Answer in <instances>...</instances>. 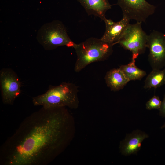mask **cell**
Wrapping results in <instances>:
<instances>
[{"mask_svg":"<svg viewBox=\"0 0 165 165\" xmlns=\"http://www.w3.org/2000/svg\"><path fill=\"white\" fill-rule=\"evenodd\" d=\"M71 116L66 107H42L21 122L2 145L0 164L47 165L70 139Z\"/></svg>","mask_w":165,"mask_h":165,"instance_id":"obj_1","label":"cell"},{"mask_svg":"<svg viewBox=\"0 0 165 165\" xmlns=\"http://www.w3.org/2000/svg\"><path fill=\"white\" fill-rule=\"evenodd\" d=\"M78 87L72 83L62 82L57 86L50 85L44 93L32 98L35 106L46 108L68 107L72 108L78 107Z\"/></svg>","mask_w":165,"mask_h":165,"instance_id":"obj_2","label":"cell"},{"mask_svg":"<svg viewBox=\"0 0 165 165\" xmlns=\"http://www.w3.org/2000/svg\"><path fill=\"white\" fill-rule=\"evenodd\" d=\"M114 45L93 37L77 44L74 48L77 56L75 71L79 72L91 63L106 60L112 53Z\"/></svg>","mask_w":165,"mask_h":165,"instance_id":"obj_3","label":"cell"},{"mask_svg":"<svg viewBox=\"0 0 165 165\" xmlns=\"http://www.w3.org/2000/svg\"><path fill=\"white\" fill-rule=\"evenodd\" d=\"M37 39L45 50H51L59 46L74 48L77 44L70 38L62 22L54 20L42 26L38 31Z\"/></svg>","mask_w":165,"mask_h":165,"instance_id":"obj_4","label":"cell"},{"mask_svg":"<svg viewBox=\"0 0 165 165\" xmlns=\"http://www.w3.org/2000/svg\"><path fill=\"white\" fill-rule=\"evenodd\" d=\"M141 23L130 24L117 43L131 52L132 60L134 61L147 48L148 35L143 29Z\"/></svg>","mask_w":165,"mask_h":165,"instance_id":"obj_5","label":"cell"},{"mask_svg":"<svg viewBox=\"0 0 165 165\" xmlns=\"http://www.w3.org/2000/svg\"><path fill=\"white\" fill-rule=\"evenodd\" d=\"M123 16L137 22H144L155 12L156 7L146 0H117Z\"/></svg>","mask_w":165,"mask_h":165,"instance_id":"obj_6","label":"cell"},{"mask_svg":"<svg viewBox=\"0 0 165 165\" xmlns=\"http://www.w3.org/2000/svg\"><path fill=\"white\" fill-rule=\"evenodd\" d=\"M147 48L148 61L152 69H161L165 67V34L153 31L148 35Z\"/></svg>","mask_w":165,"mask_h":165,"instance_id":"obj_7","label":"cell"},{"mask_svg":"<svg viewBox=\"0 0 165 165\" xmlns=\"http://www.w3.org/2000/svg\"><path fill=\"white\" fill-rule=\"evenodd\" d=\"M0 85L3 103L13 105L21 92V83L16 73L10 68L2 69L0 72Z\"/></svg>","mask_w":165,"mask_h":165,"instance_id":"obj_8","label":"cell"},{"mask_svg":"<svg viewBox=\"0 0 165 165\" xmlns=\"http://www.w3.org/2000/svg\"><path fill=\"white\" fill-rule=\"evenodd\" d=\"M130 20L123 16L119 21L114 22L106 18L105 32L101 38L104 41L114 45L117 43L128 26Z\"/></svg>","mask_w":165,"mask_h":165,"instance_id":"obj_9","label":"cell"},{"mask_svg":"<svg viewBox=\"0 0 165 165\" xmlns=\"http://www.w3.org/2000/svg\"><path fill=\"white\" fill-rule=\"evenodd\" d=\"M148 137V134L140 130L133 131L127 134L124 139L121 142V152L125 156L136 154L141 149L142 141Z\"/></svg>","mask_w":165,"mask_h":165,"instance_id":"obj_10","label":"cell"},{"mask_svg":"<svg viewBox=\"0 0 165 165\" xmlns=\"http://www.w3.org/2000/svg\"><path fill=\"white\" fill-rule=\"evenodd\" d=\"M89 15H94L104 21L106 12L111 8L108 0H76Z\"/></svg>","mask_w":165,"mask_h":165,"instance_id":"obj_11","label":"cell"},{"mask_svg":"<svg viewBox=\"0 0 165 165\" xmlns=\"http://www.w3.org/2000/svg\"><path fill=\"white\" fill-rule=\"evenodd\" d=\"M105 79L107 86L114 91L123 89L129 82L119 68H113L108 71Z\"/></svg>","mask_w":165,"mask_h":165,"instance_id":"obj_12","label":"cell"},{"mask_svg":"<svg viewBox=\"0 0 165 165\" xmlns=\"http://www.w3.org/2000/svg\"><path fill=\"white\" fill-rule=\"evenodd\" d=\"M165 84V69H152L145 81V89L156 88Z\"/></svg>","mask_w":165,"mask_h":165,"instance_id":"obj_13","label":"cell"},{"mask_svg":"<svg viewBox=\"0 0 165 165\" xmlns=\"http://www.w3.org/2000/svg\"><path fill=\"white\" fill-rule=\"evenodd\" d=\"M135 62V61L131 60L128 64L119 67L129 81L140 80L146 75L145 71L136 66Z\"/></svg>","mask_w":165,"mask_h":165,"instance_id":"obj_14","label":"cell"},{"mask_svg":"<svg viewBox=\"0 0 165 165\" xmlns=\"http://www.w3.org/2000/svg\"><path fill=\"white\" fill-rule=\"evenodd\" d=\"M161 101L158 96L154 95L150 99L146 104V109L150 110L152 109L159 110L161 104Z\"/></svg>","mask_w":165,"mask_h":165,"instance_id":"obj_15","label":"cell"},{"mask_svg":"<svg viewBox=\"0 0 165 165\" xmlns=\"http://www.w3.org/2000/svg\"><path fill=\"white\" fill-rule=\"evenodd\" d=\"M159 115L163 117H165V95L163 97L162 104L160 109H159Z\"/></svg>","mask_w":165,"mask_h":165,"instance_id":"obj_16","label":"cell"},{"mask_svg":"<svg viewBox=\"0 0 165 165\" xmlns=\"http://www.w3.org/2000/svg\"><path fill=\"white\" fill-rule=\"evenodd\" d=\"M165 128V124H164L163 126H162L161 127V129H163V128Z\"/></svg>","mask_w":165,"mask_h":165,"instance_id":"obj_17","label":"cell"},{"mask_svg":"<svg viewBox=\"0 0 165 165\" xmlns=\"http://www.w3.org/2000/svg\"><path fill=\"white\" fill-rule=\"evenodd\" d=\"M164 68L165 69V67H164Z\"/></svg>","mask_w":165,"mask_h":165,"instance_id":"obj_18","label":"cell"}]
</instances>
